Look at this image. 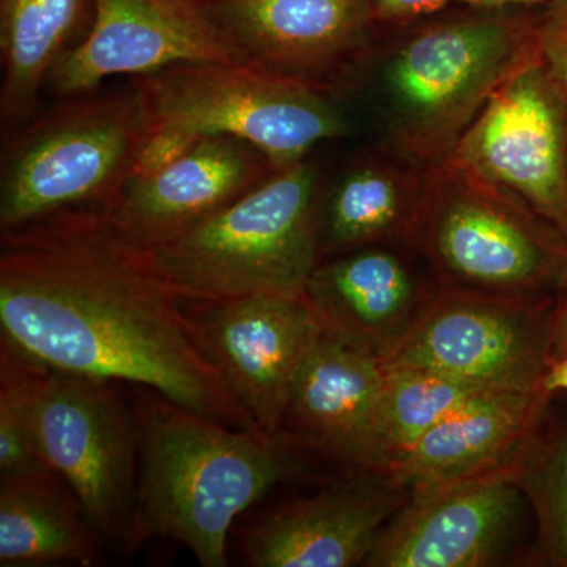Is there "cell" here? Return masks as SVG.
I'll use <instances>...</instances> for the list:
<instances>
[{
  "label": "cell",
  "mask_w": 567,
  "mask_h": 567,
  "mask_svg": "<svg viewBox=\"0 0 567 567\" xmlns=\"http://www.w3.org/2000/svg\"><path fill=\"white\" fill-rule=\"evenodd\" d=\"M92 21V0H0L2 136L35 115L52 69Z\"/></svg>",
  "instance_id": "44dd1931"
},
{
  "label": "cell",
  "mask_w": 567,
  "mask_h": 567,
  "mask_svg": "<svg viewBox=\"0 0 567 567\" xmlns=\"http://www.w3.org/2000/svg\"><path fill=\"white\" fill-rule=\"evenodd\" d=\"M246 61L341 99L361 91L385 33L374 0H200Z\"/></svg>",
  "instance_id": "9c48e42d"
},
{
  "label": "cell",
  "mask_w": 567,
  "mask_h": 567,
  "mask_svg": "<svg viewBox=\"0 0 567 567\" xmlns=\"http://www.w3.org/2000/svg\"><path fill=\"white\" fill-rule=\"evenodd\" d=\"M514 465L535 507L540 550L550 565L567 567V425L543 439L529 435Z\"/></svg>",
  "instance_id": "cb8c5ba5"
},
{
  "label": "cell",
  "mask_w": 567,
  "mask_h": 567,
  "mask_svg": "<svg viewBox=\"0 0 567 567\" xmlns=\"http://www.w3.org/2000/svg\"><path fill=\"white\" fill-rule=\"evenodd\" d=\"M305 295L324 331L383 358L410 327L416 284L398 254L365 246L319 262Z\"/></svg>",
  "instance_id": "d6986e66"
},
{
  "label": "cell",
  "mask_w": 567,
  "mask_h": 567,
  "mask_svg": "<svg viewBox=\"0 0 567 567\" xmlns=\"http://www.w3.org/2000/svg\"><path fill=\"white\" fill-rule=\"evenodd\" d=\"M276 171L248 142L207 134L169 169L126 183L103 213L126 244L148 251L221 212Z\"/></svg>",
  "instance_id": "9a60e30c"
},
{
  "label": "cell",
  "mask_w": 567,
  "mask_h": 567,
  "mask_svg": "<svg viewBox=\"0 0 567 567\" xmlns=\"http://www.w3.org/2000/svg\"><path fill=\"white\" fill-rule=\"evenodd\" d=\"M322 194L319 166L309 156L145 254L188 300L305 293L320 262Z\"/></svg>",
  "instance_id": "277c9868"
},
{
  "label": "cell",
  "mask_w": 567,
  "mask_h": 567,
  "mask_svg": "<svg viewBox=\"0 0 567 567\" xmlns=\"http://www.w3.org/2000/svg\"><path fill=\"white\" fill-rule=\"evenodd\" d=\"M535 13L464 7L383 39L363 87L371 85L388 151L423 169L445 162L494 93L540 61Z\"/></svg>",
  "instance_id": "7a4b0ae2"
},
{
  "label": "cell",
  "mask_w": 567,
  "mask_h": 567,
  "mask_svg": "<svg viewBox=\"0 0 567 567\" xmlns=\"http://www.w3.org/2000/svg\"><path fill=\"white\" fill-rule=\"evenodd\" d=\"M29 361L41 461L62 477L100 536L125 546L140 483V432L117 383Z\"/></svg>",
  "instance_id": "ba28073f"
},
{
  "label": "cell",
  "mask_w": 567,
  "mask_h": 567,
  "mask_svg": "<svg viewBox=\"0 0 567 567\" xmlns=\"http://www.w3.org/2000/svg\"><path fill=\"white\" fill-rule=\"evenodd\" d=\"M385 368L380 410L383 472L440 421L480 395L502 391L434 369L386 364Z\"/></svg>",
  "instance_id": "603a6c76"
},
{
  "label": "cell",
  "mask_w": 567,
  "mask_h": 567,
  "mask_svg": "<svg viewBox=\"0 0 567 567\" xmlns=\"http://www.w3.org/2000/svg\"><path fill=\"white\" fill-rule=\"evenodd\" d=\"M514 462L431 494L413 496L412 503L382 529L364 566L487 565L505 546L520 511L524 492Z\"/></svg>",
  "instance_id": "5bb4252c"
},
{
  "label": "cell",
  "mask_w": 567,
  "mask_h": 567,
  "mask_svg": "<svg viewBox=\"0 0 567 567\" xmlns=\"http://www.w3.org/2000/svg\"><path fill=\"white\" fill-rule=\"evenodd\" d=\"M543 390L546 394L554 393V391H567V361H558V363L548 365Z\"/></svg>",
  "instance_id": "4dcf8cb0"
},
{
  "label": "cell",
  "mask_w": 567,
  "mask_h": 567,
  "mask_svg": "<svg viewBox=\"0 0 567 567\" xmlns=\"http://www.w3.org/2000/svg\"><path fill=\"white\" fill-rule=\"evenodd\" d=\"M237 401L267 435H281L295 377L323 333L308 297L182 298Z\"/></svg>",
  "instance_id": "7c38bea8"
},
{
  "label": "cell",
  "mask_w": 567,
  "mask_h": 567,
  "mask_svg": "<svg viewBox=\"0 0 567 567\" xmlns=\"http://www.w3.org/2000/svg\"><path fill=\"white\" fill-rule=\"evenodd\" d=\"M561 303L551 317L550 327V364L567 361V284L563 287Z\"/></svg>",
  "instance_id": "f1b7e54d"
},
{
  "label": "cell",
  "mask_w": 567,
  "mask_h": 567,
  "mask_svg": "<svg viewBox=\"0 0 567 567\" xmlns=\"http://www.w3.org/2000/svg\"><path fill=\"white\" fill-rule=\"evenodd\" d=\"M544 2L547 0H456L458 6L484 10L533 9Z\"/></svg>",
  "instance_id": "f546056e"
},
{
  "label": "cell",
  "mask_w": 567,
  "mask_h": 567,
  "mask_svg": "<svg viewBox=\"0 0 567 567\" xmlns=\"http://www.w3.org/2000/svg\"><path fill=\"white\" fill-rule=\"evenodd\" d=\"M462 289L522 297L567 284V238L453 156L424 169L412 237Z\"/></svg>",
  "instance_id": "8992f818"
},
{
  "label": "cell",
  "mask_w": 567,
  "mask_h": 567,
  "mask_svg": "<svg viewBox=\"0 0 567 567\" xmlns=\"http://www.w3.org/2000/svg\"><path fill=\"white\" fill-rule=\"evenodd\" d=\"M203 134L175 125H153L134 158L130 181H147L181 162ZM128 181V182H130Z\"/></svg>",
  "instance_id": "4316f807"
},
{
  "label": "cell",
  "mask_w": 567,
  "mask_h": 567,
  "mask_svg": "<svg viewBox=\"0 0 567 567\" xmlns=\"http://www.w3.org/2000/svg\"><path fill=\"white\" fill-rule=\"evenodd\" d=\"M51 472L41 461L31 417V361L9 342L0 349V476Z\"/></svg>",
  "instance_id": "d4e9b609"
},
{
  "label": "cell",
  "mask_w": 567,
  "mask_h": 567,
  "mask_svg": "<svg viewBox=\"0 0 567 567\" xmlns=\"http://www.w3.org/2000/svg\"><path fill=\"white\" fill-rule=\"evenodd\" d=\"M544 395L502 390L473 399L425 432L388 475L413 498L511 464L532 435Z\"/></svg>",
  "instance_id": "ac0fdd59"
},
{
  "label": "cell",
  "mask_w": 567,
  "mask_h": 567,
  "mask_svg": "<svg viewBox=\"0 0 567 567\" xmlns=\"http://www.w3.org/2000/svg\"><path fill=\"white\" fill-rule=\"evenodd\" d=\"M456 0H374L377 24L385 33L386 29L405 28L425 18L445 11Z\"/></svg>",
  "instance_id": "83f0119b"
},
{
  "label": "cell",
  "mask_w": 567,
  "mask_h": 567,
  "mask_svg": "<svg viewBox=\"0 0 567 567\" xmlns=\"http://www.w3.org/2000/svg\"><path fill=\"white\" fill-rule=\"evenodd\" d=\"M153 125L248 142L281 171L352 130L336 96L249 62H188L133 78Z\"/></svg>",
  "instance_id": "52a82bcc"
},
{
  "label": "cell",
  "mask_w": 567,
  "mask_h": 567,
  "mask_svg": "<svg viewBox=\"0 0 567 567\" xmlns=\"http://www.w3.org/2000/svg\"><path fill=\"white\" fill-rule=\"evenodd\" d=\"M140 483L125 548L152 536L227 566L235 518L292 470L282 435L233 427L155 393L137 415Z\"/></svg>",
  "instance_id": "3957f363"
},
{
  "label": "cell",
  "mask_w": 567,
  "mask_h": 567,
  "mask_svg": "<svg viewBox=\"0 0 567 567\" xmlns=\"http://www.w3.org/2000/svg\"><path fill=\"white\" fill-rule=\"evenodd\" d=\"M93 21L55 63L48 85L63 99L107 78L144 76L177 63L248 62L200 0H92Z\"/></svg>",
  "instance_id": "4fadbf2b"
},
{
  "label": "cell",
  "mask_w": 567,
  "mask_h": 567,
  "mask_svg": "<svg viewBox=\"0 0 567 567\" xmlns=\"http://www.w3.org/2000/svg\"><path fill=\"white\" fill-rule=\"evenodd\" d=\"M100 533L52 472L0 476V566L96 565Z\"/></svg>",
  "instance_id": "7402d4cb"
},
{
  "label": "cell",
  "mask_w": 567,
  "mask_h": 567,
  "mask_svg": "<svg viewBox=\"0 0 567 567\" xmlns=\"http://www.w3.org/2000/svg\"><path fill=\"white\" fill-rule=\"evenodd\" d=\"M385 382L382 358L323 330L295 377L281 435L292 431L339 461L383 472Z\"/></svg>",
  "instance_id": "e0dca14e"
},
{
  "label": "cell",
  "mask_w": 567,
  "mask_h": 567,
  "mask_svg": "<svg viewBox=\"0 0 567 567\" xmlns=\"http://www.w3.org/2000/svg\"><path fill=\"white\" fill-rule=\"evenodd\" d=\"M2 341L41 365L151 388L262 432L227 386L181 295L99 208L59 213L0 240Z\"/></svg>",
  "instance_id": "6da1fadb"
},
{
  "label": "cell",
  "mask_w": 567,
  "mask_h": 567,
  "mask_svg": "<svg viewBox=\"0 0 567 567\" xmlns=\"http://www.w3.org/2000/svg\"><path fill=\"white\" fill-rule=\"evenodd\" d=\"M451 156L567 238V102L540 61L494 93Z\"/></svg>",
  "instance_id": "8fae6325"
},
{
  "label": "cell",
  "mask_w": 567,
  "mask_h": 567,
  "mask_svg": "<svg viewBox=\"0 0 567 567\" xmlns=\"http://www.w3.org/2000/svg\"><path fill=\"white\" fill-rule=\"evenodd\" d=\"M535 32L540 63L567 102V0L536 7Z\"/></svg>",
  "instance_id": "484cf974"
},
{
  "label": "cell",
  "mask_w": 567,
  "mask_h": 567,
  "mask_svg": "<svg viewBox=\"0 0 567 567\" xmlns=\"http://www.w3.org/2000/svg\"><path fill=\"white\" fill-rule=\"evenodd\" d=\"M423 178V167L386 147L353 159L322 194L320 257L412 237Z\"/></svg>",
  "instance_id": "ffe728a7"
},
{
  "label": "cell",
  "mask_w": 567,
  "mask_h": 567,
  "mask_svg": "<svg viewBox=\"0 0 567 567\" xmlns=\"http://www.w3.org/2000/svg\"><path fill=\"white\" fill-rule=\"evenodd\" d=\"M153 126L144 96L132 92L69 96L3 136L0 233L59 213L104 210L132 177Z\"/></svg>",
  "instance_id": "5b68a950"
},
{
  "label": "cell",
  "mask_w": 567,
  "mask_h": 567,
  "mask_svg": "<svg viewBox=\"0 0 567 567\" xmlns=\"http://www.w3.org/2000/svg\"><path fill=\"white\" fill-rule=\"evenodd\" d=\"M550 327L522 297L458 287L435 298L382 361L434 369L496 390L544 393Z\"/></svg>",
  "instance_id": "30bf717a"
},
{
  "label": "cell",
  "mask_w": 567,
  "mask_h": 567,
  "mask_svg": "<svg viewBox=\"0 0 567 567\" xmlns=\"http://www.w3.org/2000/svg\"><path fill=\"white\" fill-rule=\"evenodd\" d=\"M401 491L386 472L365 470L249 529L245 558L254 567L364 565L386 520L399 513Z\"/></svg>",
  "instance_id": "2e32d148"
}]
</instances>
